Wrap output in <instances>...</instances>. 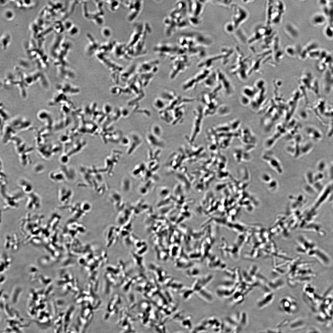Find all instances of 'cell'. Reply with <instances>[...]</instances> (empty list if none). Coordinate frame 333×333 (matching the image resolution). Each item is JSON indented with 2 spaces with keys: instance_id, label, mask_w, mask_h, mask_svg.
Listing matches in <instances>:
<instances>
[{
  "instance_id": "cell-1",
  "label": "cell",
  "mask_w": 333,
  "mask_h": 333,
  "mask_svg": "<svg viewBox=\"0 0 333 333\" xmlns=\"http://www.w3.org/2000/svg\"><path fill=\"white\" fill-rule=\"evenodd\" d=\"M162 23L164 33L168 37L190 25L188 18L187 1H176L173 7L164 18Z\"/></svg>"
},
{
  "instance_id": "cell-2",
  "label": "cell",
  "mask_w": 333,
  "mask_h": 333,
  "mask_svg": "<svg viewBox=\"0 0 333 333\" xmlns=\"http://www.w3.org/2000/svg\"><path fill=\"white\" fill-rule=\"evenodd\" d=\"M128 44L127 45L132 59L142 57L147 53L146 41L152 32L150 24L146 21L135 23Z\"/></svg>"
},
{
  "instance_id": "cell-3",
  "label": "cell",
  "mask_w": 333,
  "mask_h": 333,
  "mask_svg": "<svg viewBox=\"0 0 333 333\" xmlns=\"http://www.w3.org/2000/svg\"><path fill=\"white\" fill-rule=\"evenodd\" d=\"M212 43L209 38L196 32L183 34L178 37L176 41L183 53L189 57L204 54V48Z\"/></svg>"
},
{
  "instance_id": "cell-4",
  "label": "cell",
  "mask_w": 333,
  "mask_h": 333,
  "mask_svg": "<svg viewBox=\"0 0 333 333\" xmlns=\"http://www.w3.org/2000/svg\"><path fill=\"white\" fill-rule=\"evenodd\" d=\"M154 53L158 57L169 58L170 60L180 54H184L176 43L168 41L159 42L154 46L152 48Z\"/></svg>"
},
{
  "instance_id": "cell-5",
  "label": "cell",
  "mask_w": 333,
  "mask_h": 333,
  "mask_svg": "<svg viewBox=\"0 0 333 333\" xmlns=\"http://www.w3.org/2000/svg\"><path fill=\"white\" fill-rule=\"evenodd\" d=\"M207 1H187L188 18L190 25L197 26L201 22V16L204 13Z\"/></svg>"
},
{
  "instance_id": "cell-6",
  "label": "cell",
  "mask_w": 333,
  "mask_h": 333,
  "mask_svg": "<svg viewBox=\"0 0 333 333\" xmlns=\"http://www.w3.org/2000/svg\"><path fill=\"white\" fill-rule=\"evenodd\" d=\"M234 50L230 47L224 48L222 49L221 52L219 54L207 58L200 62L198 65L199 68H210L212 64L214 61L220 60H222L224 64H226L233 54Z\"/></svg>"
},
{
  "instance_id": "cell-7",
  "label": "cell",
  "mask_w": 333,
  "mask_h": 333,
  "mask_svg": "<svg viewBox=\"0 0 333 333\" xmlns=\"http://www.w3.org/2000/svg\"><path fill=\"white\" fill-rule=\"evenodd\" d=\"M232 8L233 14L231 21L227 23L232 32L238 28L248 16L246 10L241 6L235 4Z\"/></svg>"
},
{
  "instance_id": "cell-8",
  "label": "cell",
  "mask_w": 333,
  "mask_h": 333,
  "mask_svg": "<svg viewBox=\"0 0 333 333\" xmlns=\"http://www.w3.org/2000/svg\"><path fill=\"white\" fill-rule=\"evenodd\" d=\"M126 4L129 10L127 19L130 22H134L142 11L144 1L142 0H131L127 1Z\"/></svg>"
},
{
  "instance_id": "cell-9",
  "label": "cell",
  "mask_w": 333,
  "mask_h": 333,
  "mask_svg": "<svg viewBox=\"0 0 333 333\" xmlns=\"http://www.w3.org/2000/svg\"><path fill=\"white\" fill-rule=\"evenodd\" d=\"M171 60L172 69L175 71H184L190 65V57L185 54L179 55Z\"/></svg>"
},
{
  "instance_id": "cell-10",
  "label": "cell",
  "mask_w": 333,
  "mask_h": 333,
  "mask_svg": "<svg viewBox=\"0 0 333 333\" xmlns=\"http://www.w3.org/2000/svg\"><path fill=\"white\" fill-rule=\"evenodd\" d=\"M218 83L221 85L226 95H232L234 92L233 87L226 76L220 70L217 72Z\"/></svg>"
},
{
  "instance_id": "cell-11",
  "label": "cell",
  "mask_w": 333,
  "mask_h": 333,
  "mask_svg": "<svg viewBox=\"0 0 333 333\" xmlns=\"http://www.w3.org/2000/svg\"><path fill=\"white\" fill-rule=\"evenodd\" d=\"M194 121L193 130L194 134H198L200 131L204 117L203 107L199 106L194 111Z\"/></svg>"
},
{
  "instance_id": "cell-12",
  "label": "cell",
  "mask_w": 333,
  "mask_h": 333,
  "mask_svg": "<svg viewBox=\"0 0 333 333\" xmlns=\"http://www.w3.org/2000/svg\"><path fill=\"white\" fill-rule=\"evenodd\" d=\"M218 82L217 72H211L207 78L205 80L204 84L208 88L212 87Z\"/></svg>"
},
{
  "instance_id": "cell-13",
  "label": "cell",
  "mask_w": 333,
  "mask_h": 333,
  "mask_svg": "<svg viewBox=\"0 0 333 333\" xmlns=\"http://www.w3.org/2000/svg\"><path fill=\"white\" fill-rule=\"evenodd\" d=\"M147 139L149 143L152 146L159 147L163 146L162 143L159 140V138L157 137L152 134L148 135Z\"/></svg>"
},
{
  "instance_id": "cell-14",
  "label": "cell",
  "mask_w": 333,
  "mask_h": 333,
  "mask_svg": "<svg viewBox=\"0 0 333 333\" xmlns=\"http://www.w3.org/2000/svg\"><path fill=\"white\" fill-rule=\"evenodd\" d=\"M213 1L216 4L225 7H232L235 5V4L233 3L232 1Z\"/></svg>"
},
{
  "instance_id": "cell-15",
  "label": "cell",
  "mask_w": 333,
  "mask_h": 333,
  "mask_svg": "<svg viewBox=\"0 0 333 333\" xmlns=\"http://www.w3.org/2000/svg\"><path fill=\"white\" fill-rule=\"evenodd\" d=\"M327 167V165L325 162L323 160L319 161L317 165L316 169L317 171L323 172L325 171Z\"/></svg>"
},
{
  "instance_id": "cell-16",
  "label": "cell",
  "mask_w": 333,
  "mask_h": 333,
  "mask_svg": "<svg viewBox=\"0 0 333 333\" xmlns=\"http://www.w3.org/2000/svg\"><path fill=\"white\" fill-rule=\"evenodd\" d=\"M329 175L330 178L333 180V161L329 168Z\"/></svg>"
}]
</instances>
